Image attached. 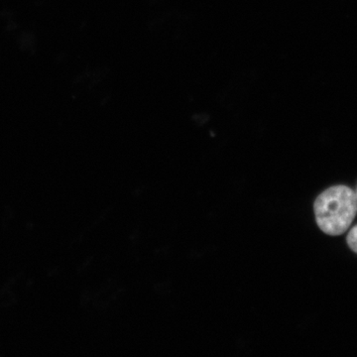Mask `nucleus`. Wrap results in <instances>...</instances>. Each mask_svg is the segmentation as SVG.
<instances>
[{
	"label": "nucleus",
	"mask_w": 357,
	"mask_h": 357,
	"mask_svg": "<svg viewBox=\"0 0 357 357\" xmlns=\"http://www.w3.org/2000/svg\"><path fill=\"white\" fill-rule=\"evenodd\" d=\"M314 208L319 229L328 236H340L356 218V194L347 185H335L319 195Z\"/></svg>",
	"instance_id": "obj_1"
},
{
	"label": "nucleus",
	"mask_w": 357,
	"mask_h": 357,
	"mask_svg": "<svg viewBox=\"0 0 357 357\" xmlns=\"http://www.w3.org/2000/svg\"><path fill=\"white\" fill-rule=\"evenodd\" d=\"M347 243H349V248L357 253V225L349 231V236H347Z\"/></svg>",
	"instance_id": "obj_2"
},
{
	"label": "nucleus",
	"mask_w": 357,
	"mask_h": 357,
	"mask_svg": "<svg viewBox=\"0 0 357 357\" xmlns=\"http://www.w3.org/2000/svg\"><path fill=\"white\" fill-rule=\"evenodd\" d=\"M356 197H357V194H356Z\"/></svg>",
	"instance_id": "obj_3"
}]
</instances>
